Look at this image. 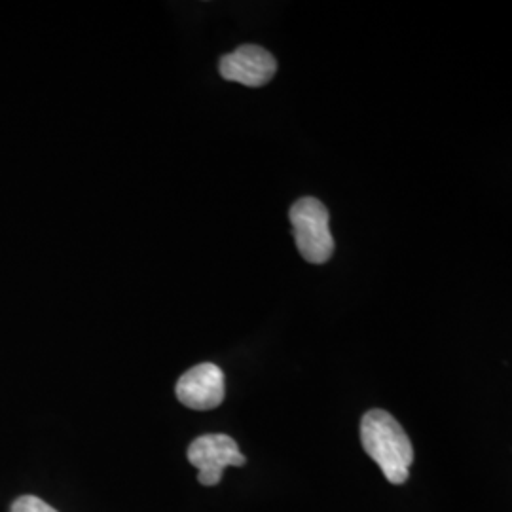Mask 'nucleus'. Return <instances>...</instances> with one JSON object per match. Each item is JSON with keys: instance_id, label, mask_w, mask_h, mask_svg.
<instances>
[{"instance_id": "nucleus-4", "label": "nucleus", "mask_w": 512, "mask_h": 512, "mask_svg": "<svg viewBox=\"0 0 512 512\" xmlns=\"http://www.w3.org/2000/svg\"><path fill=\"white\" fill-rule=\"evenodd\" d=\"M219 71L220 76L230 82H238L247 88H262L277 73V61L268 50L247 44L232 54L224 55L220 59Z\"/></svg>"}, {"instance_id": "nucleus-1", "label": "nucleus", "mask_w": 512, "mask_h": 512, "mask_svg": "<svg viewBox=\"0 0 512 512\" xmlns=\"http://www.w3.org/2000/svg\"><path fill=\"white\" fill-rule=\"evenodd\" d=\"M361 440L391 484H404L414 461V448L403 425L385 410H370L361 421Z\"/></svg>"}, {"instance_id": "nucleus-3", "label": "nucleus", "mask_w": 512, "mask_h": 512, "mask_svg": "<svg viewBox=\"0 0 512 512\" xmlns=\"http://www.w3.org/2000/svg\"><path fill=\"white\" fill-rule=\"evenodd\" d=\"M188 461L198 469V482L217 486L228 467H243L245 456L238 442L228 435H203L188 448Z\"/></svg>"}, {"instance_id": "nucleus-2", "label": "nucleus", "mask_w": 512, "mask_h": 512, "mask_svg": "<svg viewBox=\"0 0 512 512\" xmlns=\"http://www.w3.org/2000/svg\"><path fill=\"white\" fill-rule=\"evenodd\" d=\"M294 241L310 264H325L334 253V238L330 232L329 211L315 198H302L289 211Z\"/></svg>"}, {"instance_id": "nucleus-6", "label": "nucleus", "mask_w": 512, "mask_h": 512, "mask_svg": "<svg viewBox=\"0 0 512 512\" xmlns=\"http://www.w3.org/2000/svg\"><path fill=\"white\" fill-rule=\"evenodd\" d=\"M10 512H59L52 505L38 499L35 495H23L14 501Z\"/></svg>"}, {"instance_id": "nucleus-5", "label": "nucleus", "mask_w": 512, "mask_h": 512, "mask_svg": "<svg viewBox=\"0 0 512 512\" xmlns=\"http://www.w3.org/2000/svg\"><path fill=\"white\" fill-rule=\"evenodd\" d=\"M175 391L184 406L192 410H213L224 401L226 380L219 366L202 363L184 372Z\"/></svg>"}]
</instances>
